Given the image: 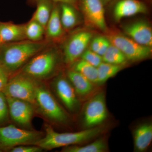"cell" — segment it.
Listing matches in <instances>:
<instances>
[{
    "mask_svg": "<svg viewBox=\"0 0 152 152\" xmlns=\"http://www.w3.org/2000/svg\"><path fill=\"white\" fill-rule=\"evenodd\" d=\"M37 81L17 73L9 79L3 92L7 97L26 101L34 106Z\"/></svg>",
    "mask_w": 152,
    "mask_h": 152,
    "instance_id": "cell-7",
    "label": "cell"
},
{
    "mask_svg": "<svg viewBox=\"0 0 152 152\" xmlns=\"http://www.w3.org/2000/svg\"><path fill=\"white\" fill-rule=\"evenodd\" d=\"M10 118L8 105L6 95L0 91V125L7 122Z\"/></svg>",
    "mask_w": 152,
    "mask_h": 152,
    "instance_id": "cell-28",
    "label": "cell"
},
{
    "mask_svg": "<svg viewBox=\"0 0 152 152\" xmlns=\"http://www.w3.org/2000/svg\"><path fill=\"white\" fill-rule=\"evenodd\" d=\"M35 100L36 113L49 123L66 125L69 122V114L43 82L37 81Z\"/></svg>",
    "mask_w": 152,
    "mask_h": 152,
    "instance_id": "cell-3",
    "label": "cell"
},
{
    "mask_svg": "<svg viewBox=\"0 0 152 152\" xmlns=\"http://www.w3.org/2000/svg\"><path fill=\"white\" fill-rule=\"evenodd\" d=\"M44 129L43 137L36 145L47 151L79 145L100 136L106 130L104 126L100 125L75 132L59 133L49 124H45Z\"/></svg>",
    "mask_w": 152,
    "mask_h": 152,
    "instance_id": "cell-2",
    "label": "cell"
},
{
    "mask_svg": "<svg viewBox=\"0 0 152 152\" xmlns=\"http://www.w3.org/2000/svg\"><path fill=\"white\" fill-rule=\"evenodd\" d=\"M90 64L98 67L103 62L102 57L90 49H87L80 58Z\"/></svg>",
    "mask_w": 152,
    "mask_h": 152,
    "instance_id": "cell-27",
    "label": "cell"
},
{
    "mask_svg": "<svg viewBox=\"0 0 152 152\" xmlns=\"http://www.w3.org/2000/svg\"><path fill=\"white\" fill-rule=\"evenodd\" d=\"M66 76L78 97L85 96L90 94L94 89V84L72 69L67 72Z\"/></svg>",
    "mask_w": 152,
    "mask_h": 152,
    "instance_id": "cell-17",
    "label": "cell"
},
{
    "mask_svg": "<svg viewBox=\"0 0 152 152\" xmlns=\"http://www.w3.org/2000/svg\"><path fill=\"white\" fill-rule=\"evenodd\" d=\"M72 69L80 73L94 84H96L98 77L97 67L90 64L84 60L80 59L75 62Z\"/></svg>",
    "mask_w": 152,
    "mask_h": 152,
    "instance_id": "cell-23",
    "label": "cell"
},
{
    "mask_svg": "<svg viewBox=\"0 0 152 152\" xmlns=\"http://www.w3.org/2000/svg\"><path fill=\"white\" fill-rule=\"evenodd\" d=\"M113 15L115 21L139 14H147L148 6L145 0H115Z\"/></svg>",
    "mask_w": 152,
    "mask_h": 152,
    "instance_id": "cell-13",
    "label": "cell"
},
{
    "mask_svg": "<svg viewBox=\"0 0 152 152\" xmlns=\"http://www.w3.org/2000/svg\"><path fill=\"white\" fill-rule=\"evenodd\" d=\"M1 151H2L0 149V152H1Z\"/></svg>",
    "mask_w": 152,
    "mask_h": 152,
    "instance_id": "cell-33",
    "label": "cell"
},
{
    "mask_svg": "<svg viewBox=\"0 0 152 152\" xmlns=\"http://www.w3.org/2000/svg\"><path fill=\"white\" fill-rule=\"evenodd\" d=\"M134 151L143 152L150 146L152 140V124L145 123L139 125L133 132Z\"/></svg>",
    "mask_w": 152,
    "mask_h": 152,
    "instance_id": "cell-15",
    "label": "cell"
},
{
    "mask_svg": "<svg viewBox=\"0 0 152 152\" xmlns=\"http://www.w3.org/2000/svg\"><path fill=\"white\" fill-rule=\"evenodd\" d=\"M105 6L101 0H79V9L88 26L106 32L108 30L105 17Z\"/></svg>",
    "mask_w": 152,
    "mask_h": 152,
    "instance_id": "cell-11",
    "label": "cell"
},
{
    "mask_svg": "<svg viewBox=\"0 0 152 152\" xmlns=\"http://www.w3.org/2000/svg\"><path fill=\"white\" fill-rule=\"evenodd\" d=\"M60 17L64 29L73 28L78 24L79 10L73 6L65 3H60Z\"/></svg>",
    "mask_w": 152,
    "mask_h": 152,
    "instance_id": "cell-19",
    "label": "cell"
},
{
    "mask_svg": "<svg viewBox=\"0 0 152 152\" xmlns=\"http://www.w3.org/2000/svg\"><path fill=\"white\" fill-rule=\"evenodd\" d=\"M29 2L36 4L38 0H28ZM54 2L65 3L73 6L79 10V0H51Z\"/></svg>",
    "mask_w": 152,
    "mask_h": 152,
    "instance_id": "cell-31",
    "label": "cell"
},
{
    "mask_svg": "<svg viewBox=\"0 0 152 152\" xmlns=\"http://www.w3.org/2000/svg\"><path fill=\"white\" fill-rule=\"evenodd\" d=\"M105 33L111 44L122 52L128 61H140L151 56L152 48L140 45L124 33L109 30Z\"/></svg>",
    "mask_w": 152,
    "mask_h": 152,
    "instance_id": "cell-6",
    "label": "cell"
},
{
    "mask_svg": "<svg viewBox=\"0 0 152 152\" xmlns=\"http://www.w3.org/2000/svg\"><path fill=\"white\" fill-rule=\"evenodd\" d=\"M49 88L68 112L75 113L78 111L79 97L66 76L58 75L52 80Z\"/></svg>",
    "mask_w": 152,
    "mask_h": 152,
    "instance_id": "cell-9",
    "label": "cell"
},
{
    "mask_svg": "<svg viewBox=\"0 0 152 152\" xmlns=\"http://www.w3.org/2000/svg\"><path fill=\"white\" fill-rule=\"evenodd\" d=\"M7 98L11 119L20 127L34 130L32 121L36 113L34 106L26 101L15 98Z\"/></svg>",
    "mask_w": 152,
    "mask_h": 152,
    "instance_id": "cell-12",
    "label": "cell"
},
{
    "mask_svg": "<svg viewBox=\"0 0 152 152\" xmlns=\"http://www.w3.org/2000/svg\"><path fill=\"white\" fill-rule=\"evenodd\" d=\"M124 34L138 43L145 46L152 47V29L148 22L140 20L125 25Z\"/></svg>",
    "mask_w": 152,
    "mask_h": 152,
    "instance_id": "cell-14",
    "label": "cell"
},
{
    "mask_svg": "<svg viewBox=\"0 0 152 152\" xmlns=\"http://www.w3.org/2000/svg\"><path fill=\"white\" fill-rule=\"evenodd\" d=\"M54 2L51 0H38L36 3L37 9L32 20L42 25L45 29L51 13Z\"/></svg>",
    "mask_w": 152,
    "mask_h": 152,
    "instance_id": "cell-21",
    "label": "cell"
},
{
    "mask_svg": "<svg viewBox=\"0 0 152 152\" xmlns=\"http://www.w3.org/2000/svg\"><path fill=\"white\" fill-rule=\"evenodd\" d=\"M108 149L107 141L103 138L96 139L94 141L85 145H73L63 148L64 152H104Z\"/></svg>",
    "mask_w": 152,
    "mask_h": 152,
    "instance_id": "cell-20",
    "label": "cell"
},
{
    "mask_svg": "<svg viewBox=\"0 0 152 152\" xmlns=\"http://www.w3.org/2000/svg\"><path fill=\"white\" fill-rule=\"evenodd\" d=\"M42 149L36 145H22L14 147L9 151L11 152H40Z\"/></svg>",
    "mask_w": 152,
    "mask_h": 152,
    "instance_id": "cell-29",
    "label": "cell"
},
{
    "mask_svg": "<svg viewBox=\"0 0 152 152\" xmlns=\"http://www.w3.org/2000/svg\"><path fill=\"white\" fill-rule=\"evenodd\" d=\"M94 34L88 30H81L68 38L64 48V60L66 64L72 65L81 58L89 46Z\"/></svg>",
    "mask_w": 152,
    "mask_h": 152,
    "instance_id": "cell-10",
    "label": "cell"
},
{
    "mask_svg": "<svg viewBox=\"0 0 152 152\" xmlns=\"http://www.w3.org/2000/svg\"><path fill=\"white\" fill-rule=\"evenodd\" d=\"M108 116L105 95L99 91L90 98L84 106L83 124L86 129L100 126Z\"/></svg>",
    "mask_w": 152,
    "mask_h": 152,
    "instance_id": "cell-8",
    "label": "cell"
},
{
    "mask_svg": "<svg viewBox=\"0 0 152 152\" xmlns=\"http://www.w3.org/2000/svg\"><path fill=\"white\" fill-rule=\"evenodd\" d=\"M25 26L12 23L0 24V45L24 40Z\"/></svg>",
    "mask_w": 152,
    "mask_h": 152,
    "instance_id": "cell-18",
    "label": "cell"
},
{
    "mask_svg": "<svg viewBox=\"0 0 152 152\" xmlns=\"http://www.w3.org/2000/svg\"><path fill=\"white\" fill-rule=\"evenodd\" d=\"M42 131L28 130L10 124L0 126V149L10 151L22 145H36L43 137Z\"/></svg>",
    "mask_w": 152,
    "mask_h": 152,
    "instance_id": "cell-5",
    "label": "cell"
},
{
    "mask_svg": "<svg viewBox=\"0 0 152 152\" xmlns=\"http://www.w3.org/2000/svg\"><path fill=\"white\" fill-rule=\"evenodd\" d=\"M46 46L45 42L28 40L2 44L0 45V67L9 77L15 75Z\"/></svg>",
    "mask_w": 152,
    "mask_h": 152,
    "instance_id": "cell-1",
    "label": "cell"
},
{
    "mask_svg": "<svg viewBox=\"0 0 152 152\" xmlns=\"http://www.w3.org/2000/svg\"><path fill=\"white\" fill-rule=\"evenodd\" d=\"M108 39L105 36L93 37L90 42V50L102 56L111 45Z\"/></svg>",
    "mask_w": 152,
    "mask_h": 152,
    "instance_id": "cell-26",
    "label": "cell"
},
{
    "mask_svg": "<svg viewBox=\"0 0 152 152\" xmlns=\"http://www.w3.org/2000/svg\"><path fill=\"white\" fill-rule=\"evenodd\" d=\"M64 31L60 17V3L54 2L51 13L45 29L46 34L49 39H58L62 37Z\"/></svg>",
    "mask_w": 152,
    "mask_h": 152,
    "instance_id": "cell-16",
    "label": "cell"
},
{
    "mask_svg": "<svg viewBox=\"0 0 152 152\" xmlns=\"http://www.w3.org/2000/svg\"><path fill=\"white\" fill-rule=\"evenodd\" d=\"M101 1L103 3L104 5L106 6L111 4L112 3H113L115 0H101Z\"/></svg>",
    "mask_w": 152,
    "mask_h": 152,
    "instance_id": "cell-32",
    "label": "cell"
},
{
    "mask_svg": "<svg viewBox=\"0 0 152 152\" xmlns=\"http://www.w3.org/2000/svg\"><path fill=\"white\" fill-rule=\"evenodd\" d=\"M59 60V54L56 49H44L32 57L19 73L36 80L44 82L55 75Z\"/></svg>",
    "mask_w": 152,
    "mask_h": 152,
    "instance_id": "cell-4",
    "label": "cell"
},
{
    "mask_svg": "<svg viewBox=\"0 0 152 152\" xmlns=\"http://www.w3.org/2000/svg\"><path fill=\"white\" fill-rule=\"evenodd\" d=\"M9 77L5 71L0 67V91H3L8 82Z\"/></svg>",
    "mask_w": 152,
    "mask_h": 152,
    "instance_id": "cell-30",
    "label": "cell"
},
{
    "mask_svg": "<svg viewBox=\"0 0 152 152\" xmlns=\"http://www.w3.org/2000/svg\"><path fill=\"white\" fill-rule=\"evenodd\" d=\"M25 33L26 38L28 40L38 42L43 37L45 28L38 22L31 19L25 26Z\"/></svg>",
    "mask_w": 152,
    "mask_h": 152,
    "instance_id": "cell-25",
    "label": "cell"
},
{
    "mask_svg": "<svg viewBox=\"0 0 152 152\" xmlns=\"http://www.w3.org/2000/svg\"><path fill=\"white\" fill-rule=\"evenodd\" d=\"M125 65H115L102 62L97 67L98 77L96 84H103L109 79L115 76L124 69Z\"/></svg>",
    "mask_w": 152,
    "mask_h": 152,
    "instance_id": "cell-22",
    "label": "cell"
},
{
    "mask_svg": "<svg viewBox=\"0 0 152 152\" xmlns=\"http://www.w3.org/2000/svg\"><path fill=\"white\" fill-rule=\"evenodd\" d=\"M102 57L103 62L113 64L126 65L128 62L122 52L112 44Z\"/></svg>",
    "mask_w": 152,
    "mask_h": 152,
    "instance_id": "cell-24",
    "label": "cell"
}]
</instances>
